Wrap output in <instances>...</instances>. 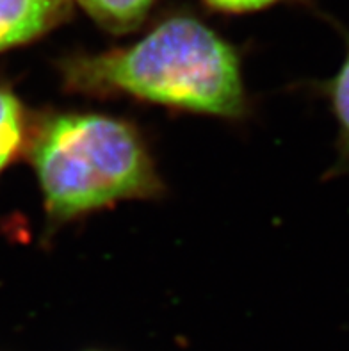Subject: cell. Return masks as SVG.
Listing matches in <instances>:
<instances>
[{
  "label": "cell",
  "instance_id": "obj_1",
  "mask_svg": "<svg viewBox=\"0 0 349 351\" xmlns=\"http://www.w3.org/2000/svg\"><path fill=\"white\" fill-rule=\"evenodd\" d=\"M68 93L130 97L178 111L241 120L250 111L237 50L193 16L166 18L128 47L58 62Z\"/></svg>",
  "mask_w": 349,
  "mask_h": 351
},
{
  "label": "cell",
  "instance_id": "obj_2",
  "mask_svg": "<svg viewBox=\"0 0 349 351\" xmlns=\"http://www.w3.org/2000/svg\"><path fill=\"white\" fill-rule=\"evenodd\" d=\"M25 156L38 178L49 230L164 191L143 134L118 116L86 111L40 116L32 121Z\"/></svg>",
  "mask_w": 349,
  "mask_h": 351
},
{
  "label": "cell",
  "instance_id": "obj_3",
  "mask_svg": "<svg viewBox=\"0 0 349 351\" xmlns=\"http://www.w3.org/2000/svg\"><path fill=\"white\" fill-rule=\"evenodd\" d=\"M70 13L71 0H0V52L38 40Z\"/></svg>",
  "mask_w": 349,
  "mask_h": 351
},
{
  "label": "cell",
  "instance_id": "obj_4",
  "mask_svg": "<svg viewBox=\"0 0 349 351\" xmlns=\"http://www.w3.org/2000/svg\"><path fill=\"white\" fill-rule=\"evenodd\" d=\"M321 97L326 98L330 111L337 123L335 141V162L330 168L326 177L333 178L339 175L349 173V43L346 50L344 61L339 70L328 80L317 84Z\"/></svg>",
  "mask_w": 349,
  "mask_h": 351
},
{
  "label": "cell",
  "instance_id": "obj_5",
  "mask_svg": "<svg viewBox=\"0 0 349 351\" xmlns=\"http://www.w3.org/2000/svg\"><path fill=\"white\" fill-rule=\"evenodd\" d=\"M31 116L9 86L0 84V175L25 156L31 136Z\"/></svg>",
  "mask_w": 349,
  "mask_h": 351
},
{
  "label": "cell",
  "instance_id": "obj_6",
  "mask_svg": "<svg viewBox=\"0 0 349 351\" xmlns=\"http://www.w3.org/2000/svg\"><path fill=\"white\" fill-rule=\"evenodd\" d=\"M98 25L112 32L125 34L134 31L150 13L155 0H75Z\"/></svg>",
  "mask_w": 349,
  "mask_h": 351
},
{
  "label": "cell",
  "instance_id": "obj_7",
  "mask_svg": "<svg viewBox=\"0 0 349 351\" xmlns=\"http://www.w3.org/2000/svg\"><path fill=\"white\" fill-rule=\"evenodd\" d=\"M204 2L223 13H252V11L269 8L278 0H204Z\"/></svg>",
  "mask_w": 349,
  "mask_h": 351
}]
</instances>
